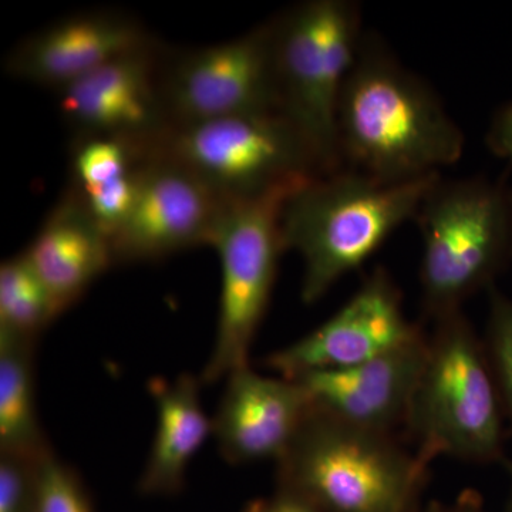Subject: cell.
<instances>
[{"instance_id": "cell-1", "label": "cell", "mask_w": 512, "mask_h": 512, "mask_svg": "<svg viewBox=\"0 0 512 512\" xmlns=\"http://www.w3.org/2000/svg\"><path fill=\"white\" fill-rule=\"evenodd\" d=\"M343 168L403 183L456 164L463 131L436 93L367 33L338 107Z\"/></svg>"}, {"instance_id": "cell-2", "label": "cell", "mask_w": 512, "mask_h": 512, "mask_svg": "<svg viewBox=\"0 0 512 512\" xmlns=\"http://www.w3.org/2000/svg\"><path fill=\"white\" fill-rule=\"evenodd\" d=\"M440 173L384 183L342 168L306 181L286 198L282 241L303 262L302 302L312 305L365 264L400 225L416 220Z\"/></svg>"}, {"instance_id": "cell-3", "label": "cell", "mask_w": 512, "mask_h": 512, "mask_svg": "<svg viewBox=\"0 0 512 512\" xmlns=\"http://www.w3.org/2000/svg\"><path fill=\"white\" fill-rule=\"evenodd\" d=\"M430 464L392 434L359 429L315 409L276 461L278 490L322 512H399L419 505Z\"/></svg>"}, {"instance_id": "cell-4", "label": "cell", "mask_w": 512, "mask_h": 512, "mask_svg": "<svg viewBox=\"0 0 512 512\" xmlns=\"http://www.w3.org/2000/svg\"><path fill=\"white\" fill-rule=\"evenodd\" d=\"M407 426L426 463L488 464L503 456L504 409L483 340L463 311L434 320Z\"/></svg>"}, {"instance_id": "cell-5", "label": "cell", "mask_w": 512, "mask_h": 512, "mask_svg": "<svg viewBox=\"0 0 512 512\" xmlns=\"http://www.w3.org/2000/svg\"><path fill=\"white\" fill-rule=\"evenodd\" d=\"M279 111L298 127L325 174L343 168L338 107L362 45L360 6L308 0L271 19Z\"/></svg>"}, {"instance_id": "cell-6", "label": "cell", "mask_w": 512, "mask_h": 512, "mask_svg": "<svg viewBox=\"0 0 512 512\" xmlns=\"http://www.w3.org/2000/svg\"><path fill=\"white\" fill-rule=\"evenodd\" d=\"M420 285L434 320L485 288L512 255V198L484 178L443 181L424 198Z\"/></svg>"}, {"instance_id": "cell-7", "label": "cell", "mask_w": 512, "mask_h": 512, "mask_svg": "<svg viewBox=\"0 0 512 512\" xmlns=\"http://www.w3.org/2000/svg\"><path fill=\"white\" fill-rule=\"evenodd\" d=\"M147 150L183 165L225 202L326 175L309 141L279 111L170 127Z\"/></svg>"}, {"instance_id": "cell-8", "label": "cell", "mask_w": 512, "mask_h": 512, "mask_svg": "<svg viewBox=\"0 0 512 512\" xmlns=\"http://www.w3.org/2000/svg\"><path fill=\"white\" fill-rule=\"evenodd\" d=\"M303 183L227 202L211 245L221 262L220 312L211 356L200 376L202 386L227 379L249 365V352L268 309L279 258L285 252L282 208Z\"/></svg>"}, {"instance_id": "cell-9", "label": "cell", "mask_w": 512, "mask_h": 512, "mask_svg": "<svg viewBox=\"0 0 512 512\" xmlns=\"http://www.w3.org/2000/svg\"><path fill=\"white\" fill-rule=\"evenodd\" d=\"M161 92L170 127L279 111L272 20L215 45L165 46Z\"/></svg>"}, {"instance_id": "cell-10", "label": "cell", "mask_w": 512, "mask_h": 512, "mask_svg": "<svg viewBox=\"0 0 512 512\" xmlns=\"http://www.w3.org/2000/svg\"><path fill=\"white\" fill-rule=\"evenodd\" d=\"M227 202L183 165L144 151L131 210L111 234L114 262H154L211 247Z\"/></svg>"}, {"instance_id": "cell-11", "label": "cell", "mask_w": 512, "mask_h": 512, "mask_svg": "<svg viewBox=\"0 0 512 512\" xmlns=\"http://www.w3.org/2000/svg\"><path fill=\"white\" fill-rule=\"evenodd\" d=\"M420 333L404 315L393 279L379 268L332 318L271 353L265 366L289 380L350 369L402 348Z\"/></svg>"}, {"instance_id": "cell-12", "label": "cell", "mask_w": 512, "mask_h": 512, "mask_svg": "<svg viewBox=\"0 0 512 512\" xmlns=\"http://www.w3.org/2000/svg\"><path fill=\"white\" fill-rule=\"evenodd\" d=\"M165 45L104 64L57 92L59 109L74 137H117L147 148L170 128L161 92Z\"/></svg>"}, {"instance_id": "cell-13", "label": "cell", "mask_w": 512, "mask_h": 512, "mask_svg": "<svg viewBox=\"0 0 512 512\" xmlns=\"http://www.w3.org/2000/svg\"><path fill=\"white\" fill-rule=\"evenodd\" d=\"M156 40L137 19L119 10L76 13L20 40L6 56L5 70L57 93Z\"/></svg>"}, {"instance_id": "cell-14", "label": "cell", "mask_w": 512, "mask_h": 512, "mask_svg": "<svg viewBox=\"0 0 512 512\" xmlns=\"http://www.w3.org/2000/svg\"><path fill=\"white\" fill-rule=\"evenodd\" d=\"M311 410V396L301 383L264 376L247 365L227 377L212 436L229 464L276 463Z\"/></svg>"}, {"instance_id": "cell-15", "label": "cell", "mask_w": 512, "mask_h": 512, "mask_svg": "<svg viewBox=\"0 0 512 512\" xmlns=\"http://www.w3.org/2000/svg\"><path fill=\"white\" fill-rule=\"evenodd\" d=\"M429 338L420 333L402 348L363 365L296 379L315 409L359 429L392 434L407 423L427 356Z\"/></svg>"}, {"instance_id": "cell-16", "label": "cell", "mask_w": 512, "mask_h": 512, "mask_svg": "<svg viewBox=\"0 0 512 512\" xmlns=\"http://www.w3.org/2000/svg\"><path fill=\"white\" fill-rule=\"evenodd\" d=\"M23 252L60 315L116 265L109 234L67 190Z\"/></svg>"}, {"instance_id": "cell-17", "label": "cell", "mask_w": 512, "mask_h": 512, "mask_svg": "<svg viewBox=\"0 0 512 512\" xmlns=\"http://www.w3.org/2000/svg\"><path fill=\"white\" fill-rule=\"evenodd\" d=\"M200 377L183 373L174 380L154 379L157 426L138 493L174 495L183 490L192 458L212 436V419L201 402Z\"/></svg>"}, {"instance_id": "cell-18", "label": "cell", "mask_w": 512, "mask_h": 512, "mask_svg": "<svg viewBox=\"0 0 512 512\" xmlns=\"http://www.w3.org/2000/svg\"><path fill=\"white\" fill-rule=\"evenodd\" d=\"M144 151L124 138H73L72 177L67 191L82 202L109 237L131 210Z\"/></svg>"}, {"instance_id": "cell-19", "label": "cell", "mask_w": 512, "mask_h": 512, "mask_svg": "<svg viewBox=\"0 0 512 512\" xmlns=\"http://www.w3.org/2000/svg\"><path fill=\"white\" fill-rule=\"evenodd\" d=\"M36 342L0 333V453L46 456L36 403Z\"/></svg>"}, {"instance_id": "cell-20", "label": "cell", "mask_w": 512, "mask_h": 512, "mask_svg": "<svg viewBox=\"0 0 512 512\" xmlns=\"http://www.w3.org/2000/svg\"><path fill=\"white\" fill-rule=\"evenodd\" d=\"M60 312L25 252L0 266V333L37 342Z\"/></svg>"}, {"instance_id": "cell-21", "label": "cell", "mask_w": 512, "mask_h": 512, "mask_svg": "<svg viewBox=\"0 0 512 512\" xmlns=\"http://www.w3.org/2000/svg\"><path fill=\"white\" fill-rule=\"evenodd\" d=\"M505 417L512 424V299L491 293L487 338L484 340Z\"/></svg>"}, {"instance_id": "cell-22", "label": "cell", "mask_w": 512, "mask_h": 512, "mask_svg": "<svg viewBox=\"0 0 512 512\" xmlns=\"http://www.w3.org/2000/svg\"><path fill=\"white\" fill-rule=\"evenodd\" d=\"M46 456L0 453V512H37Z\"/></svg>"}, {"instance_id": "cell-23", "label": "cell", "mask_w": 512, "mask_h": 512, "mask_svg": "<svg viewBox=\"0 0 512 512\" xmlns=\"http://www.w3.org/2000/svg\"><path fill=\"white\" fill-rule=\"evenodd\" d=\"M37 512H94L82 478L55 453L43 464Z\"/></svg>"}, {"instance_id": "cell-24", "label": "cell", "mask_w": 512, "mask_h": 512, "mask_svg": "<svg viewBox=\"0 0 512 512\" xmlns=\"http://www.w3.org/2000/svg\"><path fill=\"white\" fill-rule=\"evenodd\" d=\"M485 141L494 156L512 163V101L497 111L488 128Z\"/></svg>"}, {"instance_id": "cell-25", "label": "cell", "mask_w": 512, "mask_h": 512, "mask_svg": "<svg viewBox=\"0 0 512 512\" xmlns=\"http://www.w3.org/2000/svg\"><path fill=\"white\" fill-rule=\"evenodd\" d=\"M244 512H322L302 498L278 490L271 497L256 498L247 504Z\"/></svg>"}, {"instance_id": "cell-26", "label": "cell", "mask_w": 512, "mask_h": 512, "mask_svg": "<svg viewBox=\"0 0 512 512\" xmlns=\"http://www.w3.org/2000/svg\"><path fill=\"white\" fill-rule=\"evenodd\" d=\"M421 512H488L483 497L474 490L461 491L450 501H431Z\"/></svg>"}, {"instance_id": "cell-27", "label": "cell", "mask_w": 512, "mask_h": 512, "mask_svg": "<svg viewBox=\"0 0 512 512\" xmlns=\"http://www.w3.org/2000/svg\"><path fill=\"white\" fill-rule=\"evenodd\" d=\"M504 512H512V476H511L510 494H508V500H507V504H505Z\"/></svg>"}, {"instance_id": "cell-28", "label": "cell", "mask_w": 512, "mask_h": 512, "mask_svg": "<svg viewBox=\"0 0 512 512\" xmlns=\"http://www.w3.org/2000/svg\"><path fill=\"white\" fill-rule=\"evenodd\" d=\"M417 510H419V505H412V507L404 508V510L399 512H416Z\"/></svg>"}]
</instances>
